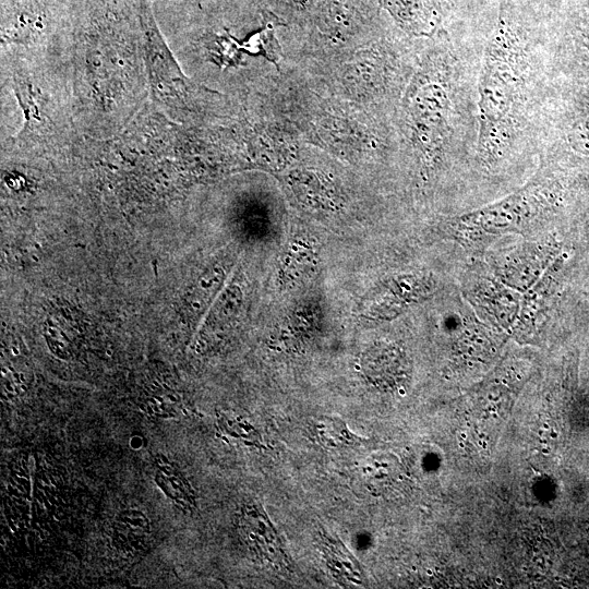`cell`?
Here are the masks:
<instances>
[{
	"instance_id": "1",
	"label": "cell",
	"mask_w": 589,
	"mask_h": 589,
	"mask_svg": "<svg viewBox=\"0 0 589 589\" xmlns=\"http://www.w3.org/2000/svg\"><path fill=\"white\" fill-rule=\"evenodd\" d=\"M531 48L505 15L491 35L478 81V147L485 157L520 137L532 96Z\"/></svg>"
},
{
	"instance_id": "2",
	"label": "cell",
	"mask_w": 589,
	"mask_h": 589,
	"mask_svg": "<svg viewBox=\"0 0 589 589\" xmlns=\"http://www.w3.org/2000/svg\"><path fill=\"white\" fill-rule=\"evenodd\" d=\"M241 529L248 545L260 558L279 568H291L292 563L280 534L260 506L250 505L243 510Z\"/></svg>"
},
{
	"instance_id": "3",
	"label": "cell",
	"mask_w": 589,
	"mask_h": 589,
	"mask_svg": "<svg viewBox=\"0 0 589 589\" xmlns=\"http://www.w3.org/2000/svg\"><path fill=\"white\" fill-rule=\"evenodd\" d=\"M321 544L328 569L340 582L352 587L364 584L359 562L338 539L322 534Z\"/></svg>"
},
{
	"instance_id": "4",
	"label": "cell",
	"mask_w": 589,
	"mask_h": 589,
	"mask_svg": "<svg viewBox=\"0 0 589 589\" xmlns=\"http://www.w3.org/2000/svg\"><path fill=\"white\" fill-rule=\"evenodd\" d=\"M310 431L314 438L328 448H345L362 442L351 432L348 425L339 418L321 416L310 423Z\"/></svg>"
},
{
	"instance_id": "5",
	"label": "cell",
	"mask_w": 589,
	"mask_h": 589,
	"mask_svg": "<svg viewBox=\"0 0 589 589\" xmlns=\"http://www.w3.org/2000/svg\"><path fill=\"white\" fill-rule=\"evenodd\" d=\"M397 461L392 456L374 454L369 456L361 466V476L371 490H381L395 479Z\"/></svg>"
},
{
	"instance_id": "6",
	"label": "cell",
	"mask_w": 589,
	"mask_h": 589,
	"mask_svg": "<svg viewBox=\"0 0 589 589\" xmlns=\"http://www.w3.org/2000/svg\"><path fill=\"white\" fill-rule=\"evenodd\" d=\"M461 437H462V438H466V435L462 433V434H461Z\"/></svg>"
}]
</instances>
